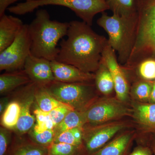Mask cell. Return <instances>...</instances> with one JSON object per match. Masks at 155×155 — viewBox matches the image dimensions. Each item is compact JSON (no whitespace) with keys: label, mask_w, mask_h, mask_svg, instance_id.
<instances>
[{"label":"cell","mask_w":155,"mask_h":155,"mask_svg":"<svg viewBox=\"0 0 155 155\" xmlns=\"http://www.w3.org/2000/svg\"><path fill=\"white\" fill-rule=\"evenodd\" d=\"M137 69L139 77L141 80L155 81V59H148L141 61L134 68Z\"/></svg>","instance_id":"cell-26"},{"label":"cell","mask_w":155,"mask_h":155,"mask_svg":"<svg viewBox=\"0 0 155 155\" xmlns=\"http://www.w3.org/2000/svg\"><path fill=\"white\" fill-rule=\"evenodd\" d=\"M81 147L64 143L53 142L48 147V155H79Z\"/></svg>","instance_id":"cell-27"},{"label":"cell","mask_w":155,"mask_h":155,"mask_svg":"<svg viewBox=\"0 0 155 155\" xmlns=\"http://www.w3.org/2000/svg\"><path fill=\"white\" fill-rule=\"evenodd\" d=\"M45 87L58 101L75 110H86L97 100L94 81L69 83L54 81Z\"/></svg>","instance_id":"cell-6"},{"label":"cell","mask_w":155,"mask_h":155,"mask_svg":"<svg viewBox=\"0 0 155 155\" xmlns=\"http://www.w3.org/2000/svg\"><path fill=\"white\" fill-rule=\"evenodd\" d=\"M28 25L31 54L51 61L56 60L60 51L58 42L67 36L69 22L52 20L47 11L40 9Z\"/></svg>","instance_id":"cell-3"},{"label":"cell","mask_w":155,"mask_h":155,"mask_svg":"<svg viewBox=\"0 0 155 155\" xmlns=\"http://www.w3.org/2000/svg\"><path fill=\"white\" fill-rule=\"evenodd\" d=\"M129 155H152V152L148 147H139L135 149Z\"/></svg>","instance_id":"cell-33"},{"label":"cell","mask_w":155,"mask_h":155,"mask_svg":"<svg viewBox=\"0 0 155 155\" xmlns=\"http://www.w3.org/2000/svg\"><path fill=\"white\" fill-rule=\"evenodd\" d=\"M132 113L133 110L117 97L96 100L85 110L87 124L97 125L112 122Z\"/></svg>","instance_id":"cell-7"},{"label":"cell","mask_w":155,"mask_h":155,"mask_svg":"<svg viewBox=\"0 0 155 155\" xmlns=\"http://www.w3.org/2000/svg\"><path fill=\"white\" fill-rule=\"evenodd\" d=\"M49 5L69 8L90 26L96 15L110 10L106 0H28L9 7L8 10L16 15H24L33 12L39 7Z\"/></svg>","instance_id":"cell-4"},{"label":"cell","mask_w":155,"mask_h":155,"mask_svg":"<svg viewBox=\"0 0 155 155\" xmlns=\"http://www.w3.org/2000/svg\"><path fill=\"white\" fill-rule=\"evenodd\" d=\"M67 38L60 43L56 61L70 64L81 71L95 73L100 66L108 39L96 33L83 21L69 22Z\"/></svg>","instance_id":"cell-1"},{"label":"cell","mask_w":155,"mask_h":155,"mask_svg":"<svg viewBox=\"0 0 155 155\" xmlns=\"http://www.w3.org/2000/svg\"><path fill=\"white\" fill-rule=\"evenodd\" d=\"M30 82L23 69L6 72L0 75V94H6Z\"/></svg>","instance_id":"cell-17"},{"label":"cell","mask_w":155,"mask_h":155,"mask_svg":"<svg viewBox=\"0 0 155 155\" xmlns=\"http://www.w3.org/2000/svg\"><path fill=\"white\" fill-rule=\"evenodd\" d=\"M153 82L141 80L135 82L132 88V93L134 96L139 101H149Z\"/></svg>","instance_id":"cell-28"},{"label":"cell","mask_w":155,"mask_h":155,"mask_svg":"<svg viewBox=\"0 0 155 155\" xmlns=\"http://www.w3.org/2000/svg\"><path fill=\"white\" fill-rule=\"evenodd\" d=\"M97 24L108 35V44L117 54L119 63L125 65L132 49V30L125 19L116 14L103 12Z\"/></svg>","instance_id":"cell-5"},{"label":"cell","mask_w":155,"mask_h":155,"mask_svg":"<svg viewBox=\"0 0 155 155\" xmlns=\"http://www.w3.org/2000/svg\"><path fill=\"white\" fill-rule=\"evenodd\" d=\"M20 104L17 101L9 103L3 114L1 115V123L2 127L14 130L19 121Z\"/></svg>","instance_id":"cell-23"},{"label":"cell","mask_w":155,"mask_h":155,"mask_svg":"<svg viewBox=\"0 0 155 155\" xmlns=\"http://www.w3.org/2000/svg\"><path fill=\"white\" fill-rule=\"evenodd\" d=\"M23 70L31 82L38 86L45 87L54 81L51 61L45 58L28 55Z\"/></svg>","instance_id":"cell-11"},{"label":"cell","mask_w":155,"mask_h":155,"mask_svg":"<svg viewBox=\"0 0 155 155\" xmlns=\"http://www.w3.org/2000/svg\"><path fill=\"white\" fill-rule=\"evenodd\" d=\"M31 41L28 24H24L14 42L0 53V70L6 72L22 70L31 54Z\"/></svg>","instance_id":"cell-8"},{"label":"cell","mask_w":155,"mask_h":155,"mask_svg":"<svg viewBox=\"0 0 155 155\" xmlns=\"http://www.w3.org/2000/svg\"><path fill=\"white\" fill-rule=\"evenodd\" d=\"M125 122L113 121L97 125L86 124L83 127V150L87 155L95 152L107 143L118 133L127 127Z\"/></svg>","instance_id":"cell-9"},{"label":"cell","mask_w":155,"mask_h":155,"mask_svg":"<svg viewBox=\"0 0 155 155\" xmlns=\"http://www.w3.org/2000/svg\"><path fill=\"white\" fill-rule=\"evenodd\" d=\"M151 104H155V81H153L152 88L149 99Z\"/></svg>","instance_id":"cell-35"},{"label":"cell","mask_w":155,"mask_h":155,"mask_svg":"<svg viewBox=\"0 0 155 155\" xmlns=\"http://www.w3.org/2000/svg\"><path fill=\"white\" fill-rule=\"evenodd\" d=\"M101 59L107 65L113 77L116 97L125 102L129 94L128 80L125 72L119 64L116 52L109 44L103 51Z\"/></svg>","instance_id":"cell-10"},{"label":"cell","mask_w":155,"mask_h":155,"mask_svg":"<svg viewBox=\"0 0 155 155\" xmlns=\"http://www.w3.org/2000/svg\"><path fill=\"white\" fill-rule=\"evenodd\" d=\"M28 134L31 140L37 144L46 147L54 142L55 137L54 129L45 130L41 133H37L31 129Z\"/></svg>","instance_id":"cell-29"},{"label":"cell","mask_w":155,"mask_h":155,"mask_svg":"<svg viewBox=\"0 0 155 155\" xmlns=\"http://www.w3.org/2000/svg\"><path fill=\"white\" fill-rule=\"evenodd\" d=\"M9 98L7 97L1 98L0 100V115H2L9 104Z\"/></svg>","instance_id":"cell-34"},{"label":"cell","mask_w":155,"mask_h":155,"mask_svg":"<svg viewBox=\"0 0 155 155\" xmlns=\"http://www.w3.org/2000/svg\"><path fill=\"white\" fill-rule=\"evenodd\" d=\"M113 14L125 19L134 30L136 20L138 0H106Z\"/></svg>","instance_id":"cell-15"},{"label":"cell","mask_w":155,"mask_h":155,"mask_svg":"<svg viewBox=\"0 0 155 155\" xmlns=\"http://www.w3.org/2000/svg\"><path fill=\"white\" fill-rule=\"evenodd\" d=\"M10 130L0 127V155H6L11 146V134Z\"/></svg>","instance_id":"cell-31"},{"label":"cell","mask_w":155,"mask_h":155,"mask_svg":"<svg viewBox=\"0 0 155 155\" xmlns=\"http://www.w3.org/2000/svg\"><path fill=\"white\" fill-rule=\"evenodd\" d=\"M6 155H48V148L29 139L17 140L9 148Z\"/></svg>","instance_id":"cell-19"},{"label":"cell","mask_w":155,"mask_h":155,"mask_svg":"<svg viewBox=\"0 0 155 155\" xmlns=\"http://www.w3.org/2000/svg\"><path fill=\"white\" fill-rule=\"evenodd\" d=\"M133 134L125 132L90 155H124L132 139Z\"/></svg>","instance_id":"cell-18"},{"label":"cell","mask_w":155,"mask_h":155,"mask_svg":"<svg viewBox=\"0 0 155 155\" xmlns=\"http://www.w3.org/2000/svg\"><path fill=\"white\" fill-rule=\"evenodd\" d=\"M35 84L30 82L23 87L21 92L22 97L19 102L20 104L19 121L14 130L18 136L28 133L35 125V119L31 113V108L35 101Z\"/></svg>","instance_id":"cell-12"},{"label":"cell","mask_w":155,"mask_h":155,"mask_svg":"<svg viewBox=\"0 0 155 155\" xmlns=\"http://www.w3.org/2000/svg\"><path fill=\"white\" fill-rule=\"evenodd\" d=\"M153 148H154V154L155 155V140L154 141V142Z\"/></svg>","instance_id":"cell-36"},{"label":"cell","mask_w":155,"mask_h":155,"mask_svg":"<svg viewBox=\"0 0 155 155\" xmlns=\"http://www.w3.org/2000/svg\"><path fill=\"white\" fill-rule=\"evenodd\" d=\"M132 115L143 130L155 132V104H134Z\"/></svg>","instance_id":"cell-16"},{"label":"cell","mask_w":155,"mask_h":155,"mask_svg":"<svg viewBox=\"0 0 155 155\" xmlns=\"http://www.w3.org/2000/svg\"><path fill=\"white\" fill-rule=\"evenodd\" d=\"M35 98L39 108L48 113L64 104L51 94L45 87L36 84L35 89Z\"/></svg>","instance_id":"cell-22"},{"label":"cell","mask_w":155,"mask_h":155,"mask_svg":"<svg viewBox=\"0 0 155 155\" xmlns=\"http://www.w3.org/2000/svg\"><path fill=\"white\" fill-rule=\"evenodd\" d=\"M86 124L85 111L73 110L69 112L64 120L54 128L55 137L65 130L77 127H84Z\"/></svg>","instance_id":"cell-21"},{"label":"cell","mask_w":155,"mask_h":155,"mask_svg":"<svg viewBox=\"0 0 155 155\" xmlns=\"http://www.w3.org/2000/svg\"><path fill=\"white\" fill-rule=\"evenodd\" d=\"M36 120V124L32 128L35 132L41 133L45 130H52L55 126L51 119L49 113L41 110L36 105L34 111Z\"/></svg>","instance_id":"cell-25"},{"label":"cell","mask_w":155,"mask_h":155,"mask_svg":"<svg viewBox=\"0 0 155 155\" xmlns=\"http://www.w3.org/2000/svg\"><path fill=\"white\" fill-rule=\"evenodd\" d=\"M24 25L21 19L11 15L0 17V53L14 42Z\"/></svg>","instance_id":"cell-14"},{"label":"cell","mask_w":155,"mask_h":155,"mask_svg":"<svg viewBox=\"0 0 155 155\" xmlns=\"http://www.w3.org/2000/svg\"><path fill=\"white\" fill-rule=\"evenodd\" d=\"M148 59H155V0H138L132 49L123 67L132 69Z\"/></svg>","instance_id":"cell-2"},{"label":"cell","mask_w":155,"mask_h":155,"mask_svg":"<svg viewBox=\"0 0 155 155\" xmlns=\"http://www.w3.org/2000/svg\"><path fill=\"white\" fill-rule=\"evenodd\" d=\"M94 83L97 90L103 94H109L115 90L110 72L102 59L98 69L95 72Z\"/></svg>","instance_id":"cell-20"},{"label":"cell","mask_w":155,"mask_h":155,"mask_svg":"<svg viewBox=\"0 0 155 155\" xmlns=\"http://www.w3.org/2000/svg\"><path fill=\"white\" fill-rule=\"evenodd\" d=\"M83 127L65 130L56 136L54 143H64L81 147L83 143Z\"/></svg>","instance_id":"cell-24"},{"label":"cell","mask_w":155,"mask_h":155,"mask_svg":"<svg viewBox=\"0 0 155 155\" xmlns=\"http://www.w3.org/2000/svg\"><path fill=\"white\" fill-rule=\"evenodd\" d=\"M73 110H74V109L70 106L64 104L49 112L55 127L64 120L69 112Z\"/></svg>","instance_id":"cell-30"},{"label":"cell","mask_w":155,"mask_h":155,"mask_svg":"<svg viewBox=\"0 0 155 155\" xmlns=\"http://www.w3.org/2000/svg\"><path fill=\"white\" fill-rule=\"evenodd\" d=\"M55 81L63 83L94 82L95 74L81 71L72 65L54 60L51 61Z\"/></svg>","instance_id":"cell-13"},{"label":"cell","mask_w":155,"mask_h":155,"mask_svg":"<svg viewBox=\"0 0 155 155\" xmlns=\"http://www.w3.org/2000/svg\"><path fill=\"white\" fill-rule=\"evenodd\" d=\"M21 0H0V17L5 14V11L8 8L9 6Z\"/></svg>","instance_id":"cell-32"}]
</instances>
